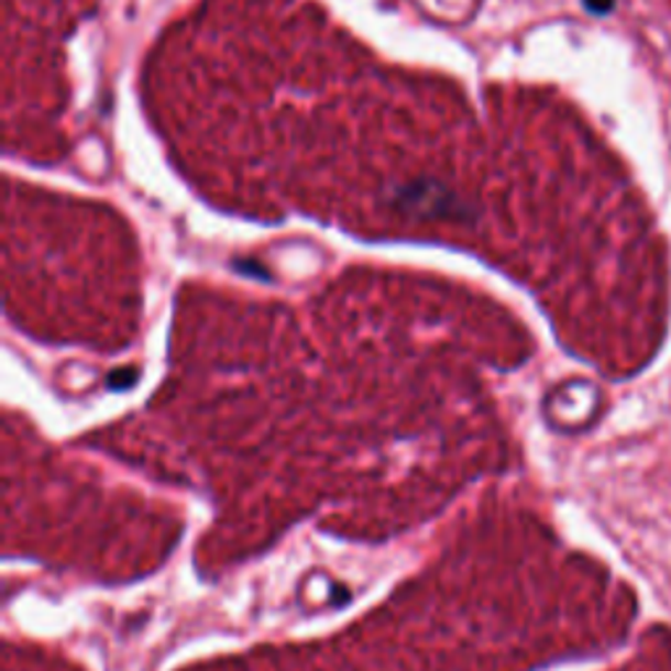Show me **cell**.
<instances>
[{
    "instance_id": "obj_1",
    "label": "cell",
    "mask_w": 671,
    "mask_h": 671,
    "mask_svg": "<svg viewBox=\"0 0 671 671\" xmlns=\"http://www.w3.org/2000/svg\"><path fill=\"white\" fill-rule=\"evenodd\" d=\"M136 381H140V370L121 367V370H113V373L108 375V388H111V392H127V388H132Z\"/></svg>"
}]
</instances>
